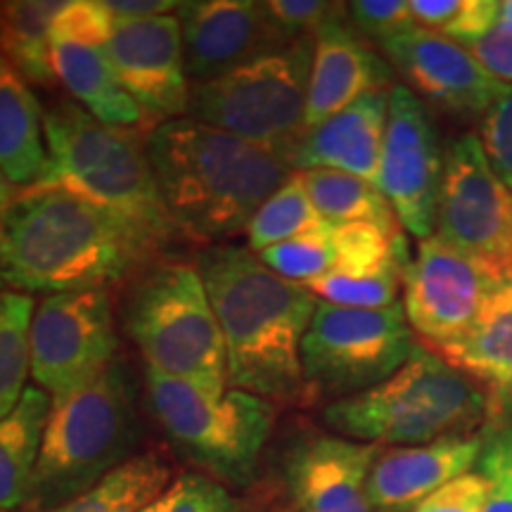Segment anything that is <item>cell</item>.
<instances>
[{"mask_svg": "<svg viewBox=\"0 0 512 512\" xmlns=\"http://www.w3.org/2000/svg\"><path fill=\"white\" fill-rule=\"evenodd\" d=\"M159 249L136 223L34 183L15 190L0 219V285L19 294L110 290Z\"/></svg>", "mask_w": 512, "mask_h": 512, "instance_id": "cell-1", "label": "cell"}, {"mask_svg": "<svg viewBox=\"0 0 512 512\" xmlns=\"http://www.w3.org/2000/svg\"><path fill=\"white\" fill-rule=\"evenodd\" d=\"M195 266L221 325L228 387L273 406H311L302 342L318 299L245 247L204 249Z\"/></svg>", "mask_w": 512, "mask_h": 512, "instance_id": "cell-2", "label": "cell"}, {"mask_svg": "<svg viewBox=\"0 0 512 512\" xmlns=\"http://www.w3.org/2000/svg\"><path fill=\"white\" fill-rule=\"evenodd\" d=\"M147 157L178 233L207 242L247 230L294 174L283 159L192 117L159 124L147 136Z\"/></svg>", "mask_w": 512, "mask_h": 512, "instance_id": "cell-3", "label": "cell"}, {"mask_svg": "<svg viewBox=\"0 0 512 512\" xmlns=\"http://www.w3.org/2000/svg\"><path fill=\"white\" fill-rule=\"evenodd\" d=\"M498 413L489 389L415 344L396 373L368 392L330 401L325 425L337 437L375 446H422L444 437H470Z\"/></svg>", "mask_w": 512, "mask_h": 512, "instance_id": "cell-4", "label": "cell"}, {"mask_svg": "<svg viewBox=\"0 0 512 512\" xmlns=\"http://www.w3.org/2000/svg\"><path fill=\"white\" fill-rule=\"evenodd\" d=\"M48 166L38 185L62 188L136 223L166 247L181 235L159 197L147 138L136 128L100 124L74 100L43 112Z\"/></svg>", "mask_w": 512, "mask_h": 512, "instance_id": "cell-5", "label": "cell"}, {"mask_svg": "<svg viewBox=\"0 0 512 512\" xmlns=\"http://www.w3.org/2000/svg\"><path fill=\"white\" fill-rule=\"evenodd\" d=\"M140 427L131 373L121 361L50 403L29 512H55L133 458Z\"/></svg>", "mask_w": 512, "mask_h": 512, "instance_id": "cell-6", "label": "cell"}, {"mask_svg": "<svg viewBox=\"0 0 512 512\" xmlns=\"http://www.w3.org/2000/svg\"><path fill=\"white\" fill-rule=\"evenodd\" d=\"M147 401L169 444L202 475L226 489L252 484L278 406L242 389H211L155 370H147Z\"/></svg>", "mask_w": 512, "mask_h": 512, "instance_id": "cell-7", "label": "cell"}, {"mask_svg": "<svg viewBox=\"0 0 512 512\" xmlns=\"http://www.w3.org/2000/svg\"><path fill=\"white\" fill-rule=\"evenodd\" d=\"M124 330L147 370L228 389L226 344L197 266L164 261L147 268L124 306Z\"/></svg>", "mask_w": 512, "mask_h": 512, "instance_id": "cell-8", "label": "cell"}, {"mask_svg": "<svg viewBox=\"0 0 512 512\" xmlns=\"http://www.w3.org/2000/svg\"><path fill=\"white\" fill-rule=\"evenodd\" d=\"M313 64V38H297L268 50L233 72L197 83L190 114L202 124L247 140L292 166L306 138V95Z\"/></svg>", "mask_w": 512, "mask_h": 512, "instance_id": "cell-9", "label": "cell"}, {"mask_svg": "<svg viewBox=\"0 0 512 512\" xmlns=\"http://www.w3.org/2000/svg\"><path fill=\"white\" fill-rule=\"evenodd\" d=\"M415 332L403 304L344 309L320 302L302 342V368L313 403L349 399L389 380L413 354Z\"/></svg>", "mask_w": 512, "mask_h": 512, "instance_id": "cell-10", "label": "cell"}, {"mask_svg": "<svg viewBox=\"0 0 512 512\" xmlns=\"http://www.w3.org/2000/svg\"><path fill=\"white\" fill-rule=\"evenodd\" d=\"M437 235L512 280V188L491 169L477 133H463L446 147Z\"/></svg>", "mask_w": 512, "mask_h": 512, "instance_id": "cell-11", "label": "cell"}, {"mask_svg": "<svg viewBox=\"0 0 512 512\" xmlns=\"http://www.w3.org/2000/svg\"><path fill=\"white\" fill-rule=\"evenodd\" d=\"M31 377L50 399L67 396L105 373L119 351L107 290L48 294L29 330Z\"/></svg>", "mask_w": 512, "mask_h": 512, "instance_id": "cell-12", "label": "cell"}, {"mask_svg": "<svg viewBox=\"0 0 512 512\" xmlns=\"http://www.w3.org/2000/svg\"><path fill=\"white\" fill-rule=\"evenodd\" d=\"M444 164L446 150L427 105L406 86H392L377 188L401 228L418 240L432 238L437 230Z\"/></svg>", "mask_w": 512, "mask_h": 512, "instance_id": "cell-13", "label": "cell"}, {"mask_svg": "<svg viewBox=\"0 0 512 512\" xmlns=\"http://www.w3.org/2000/svg\"><path fill=\"white\" fill-rule=\"evenodd\" d=\"M503 283L510 280L434 233L418 242V252L403 268V313L420 344L444 347L470 328L489 294Z\"/></svg>", "mask_w": 512, "mask_h": 512, "instance_id": "cell-14", "label": "cell"}, {"mask_svg": "<svg viewBox=\"0 0 512 512\" xmlns=\"http://www.w3.org/2000/svg\"><path fill=\"white\" fill-rule=\"evenodd\" d=\"M380 48L408 91L448 117L482 119L505 88L465 46L422 27L389 38Z\"/></svg>", "mask_w": 512, "mask_h": 512, "instance_id": "cell-15", "label": "cell"}, {"mask_svg": "<svg viewBox=\"0 0 512 512\" xmlns=\"http://www.w3.org/2000/svg\"><path fill=\"white\" fill-rule=\"evenodd\" d=\"M121 86L138 102L147 119H181L190 112L183 31L174 15L117 22L107 43Z\"/></svg>", "mask_w": 512, "mask_h": 512, "instance_id": "cell-16", "label": "cell"}, {"mask_svg": "<svg viewBox=\"0 0 512 512\" xmlns=\"http://www.w3.org/2000/svg\"><path fill=\"white\" fill-rule=\"evenodd\" d=\"M185 69L197 83L233 72L268 50L287 43L268 19L266 5L254 0H195L178 10Z\"/></svg>", "mask_w": 512, "mask_h": 512, "instance_id": "cell-17", "label": "cell"}, {"mask_svg": "<svg viewBox=\"0 0 512 512\" xmlns=\"http://www.w3.org/2000/svg\"><path fill=\"white\" fill-rule=\"evenodd\" d=\"M382 446L337 434L294 441L285 456V486L297 512H375L368 477Z\"/></svg>", "mask_w": 512, "mask_h": 512, "instance_id": "cell-18", "label": "cell"}, {"mask_svg": "<svg viewBox=\"0 0 512 512\" xmlns=\"http://www.w3.org/2000/svg\"><path fill=\"white\" fill-rule=\"evenodd\" d=\"M392 88V67L349 24L337 19L313 38V64L306 95V133L335 117L363 95Z\"/></svg>", "mask_w": 512, "mask_h": 512, "instance_id": "cell-19", "label": "cell"}, {"mask_svg": "<svg viewBox=\"0 0 512 512\" xmlns=\"http://www.w3.org/2000/svg\"><path fill=\"white\" fill-rule=\"evenodd\" d=\"M482 448L484 434H470L380 451L368 477V501L375 512L413 510L444 484L472 472Z\"/></svg>", "mask_w": 512, "mask_h": 512, "instance_id": "cell-20", "label": "cell"}, {"mask_svg": "<svg viewBox=\"0 0 512 512\" xmlns=\"http://www.w3.org/2000/svg\"><path fill=\"white\" fill-rule=\"evenodd\" d=\"M389 91H373L335 117L311 128L294 152L292 169H332L377 185L387 133Z\"/></svg>", "mask_w": 512, "mask_h": 512, "instance_id": "cell-21", "label": "cell"}, {"mask_svg": "<svg viewBox=\"0 0 512 512\" xmlns=\"http://www.w3.org/2000/svg\"><path fill=\"white\" fill-rule=\"evenodd\" d=\"M430 351L491 394H512V280L489 294L463 335Z\"/></svg>", "mask_w": 512, "mask_h": 512, "instance_id": "cell-22", "label": "cell"}, {"mask_svg": "<svg viewBox=\"0 0 512 512\" xmlns=\"http://www.w3.org/2000/svg\"><path fill=\"white\" fill-rule=\"evenodd\" d=\"M46 166L41 105L29 81L0 57V174L12 188H29Z\"/></svg>", "mask_w": 512, "mask_h": 512, "instance_id": "cell-23", "label": "cell"}, {"mask_svg": "<svg viewBox=\"0 0 512 512\" xmlns=\"http://www.w3.org/2000/svg\"><path fill=\"white\" fill-rule=\"evenodd\" d=\"M57 81L67 88L76 105L114 128H138L147 119L138 102L121 86L105 48L72 46L53 41Z\"/></svg>", "mask_w": 512, "mask_h": 512, "instance_id": "cell-24", "label": "cell"}, {"mask_svg": "<svg viewBox=\"0 0 512 512\" xmlns=\"http://www.w3.org/2000/svg\"><path fill=\"white\" fill-rule=\"evenodd\" d=\"M50 403L53 399L41 387H27L15 411L0 420V510L3 512L27 505Z\"/></svg>", "mask_w": 512, "mask_h": 512, "instance_id": "cell-25", "label": "cell"}, {"mask_svg": "<svg viewBox=\"0 0 512 512\" xmlns=\"http://www.w3.org/2000/svg\"><path fill=\"white\" fill-rule=\"evenodd\" d=\"M55 0H3L0 3V57L36 86L57 83L53 67Z\"/></svg>", "mask_w": 512, "mask_h": 512, "instance_id": "cell-26", "label": "cell"}, {"mask_svg": "<svg viewBox=\"0 0 512 512\" xmlns=\"http://www.w3.org/2000/svg\"><path fill=\"white\" fill-rule=\"evenodd\" d=\"M174 482L162 453H138L55 512H143Z\"/></svg>", "mask_w": 512, "mask_h": 512, "instance_id": "cell-27", "label": "cell"}, {"mask_svg": "<svg viewBox=\"0 0 512 512\" xmlns=\"http://www.w3.org/2000/svg\"><path fill=\"white\" fill-rule=\"evenodd\" d=\"M313 207L332 226L342 223H373V226L399 230L392 204L375 183L332 169L299 171Z\"/></svg>", "mask_w": 512, "mask_h": 512, "instance_id": "cell-28", "label": "cell"}, {"mask_svg": "<svg viewBox=\"0 0 512 512\" xmlns=\"http://www.w3.org/2000/svg\"><path fill=\"white\" fill-rule=\"evenodd\" d=\"M328 226L332 223L325 221L313 207L302 174L294 171L252 216L247 226V245L254 254H259L280 242L318 233Z\"/></svg>", "mask_w": 512, "mask_h": 512, "instance_id": "cell-29", "label": "cell"}, {"mask_svg": "<svg viewBox=\"0 0 512 512\" xmlns=\"http://www.w3.org/2000/svg\"><path fill=\"white\" fill-rule=\"evenodd\" d=\"M34 311V299L29 294L0 292V420L15 411L27 392L31 373L29 330Z\"/></svg>", "mask_w": 512, "mask_h": 512, "instance_id": "cell-30", "label": "cell"}, {"mask_svg": "<svg viewBox=\"0 0 512 512\" xmlns=\"http://www.w3.org/2000/svg\"><path fill=\"white\" fill-rule=\"evenodd\" d=\"M415 24L467 46L501 17L498 0H408Z\"/></svg>", "mask_w": 512, "mask_h": 512, "instance_id": "cell-31", "label": "cell"}, {"mask_svg": "<svg viewBox=\"0 0 512 512\" xmlns=\"http://www.w3.org/2000/svg\"><path fill=\"white\" fill-rule=\"evenodd\" d=\"M403 268H387L368 275L328 273L304 287L320 302L344 309H387L399 299Z\"/></svg>", "mask_w": 512, "mask_h": 512, "instance_id": "cell-32", "label": "cell"}, {"mask_svg": "<svg viewBox=\"0 0 512 512\" xmlns=\"http://www.w3.org/2000/svg\"><path fill=\"white\" fill-rule=\"evenodd\" d=\"M330 230L332 226L318 230V233L302 235V238L280 242V245L268 247L256 256L261 259V264L278 273L280 278L306 285L311 280L332 273V268H335V249H332Z\"/></svg>", "mask_w": 512, "mask_h": 512, "instance_id": "cell-33", "label": "cell"}, {"mask_svg": "<svg viewBox=\"0 0 512 512\" xmlns=\"http://www.w3.org/2000/svg\"><path fill=\"white\" fill-rule=\"evenodd\" d=\"M143 512H238V503L216 479L183 472Z\"/></svg>", "mask_w": 512, "mask_h": 512, "instance_id": "cell-34", "label": "cell"}, {"mask_svg": "<svg viewBox=\"0 0 512 512\" xmlns=\"http://www.w3.org/2000/svg\"><path fill=\"white\" fill-rule=\"evenodd\" d=\"M117 19L105 0H69L53 19V41L86 48H107Z\"/></svg>", "mask_w": 512, "mask_h": 512, "instance_id": "cell-35", "label": "cell"}, {"mask_svg": "<svg viewBox=\"0 0 512 512\" xmlns=\"http://www.w3.org/2000/svg\"><path fill=\"white\" fill-rule=\"evenodd\" d=\"M264 5L268 19L285 41L306 36L316 38L320 29L347 17V3H328V0H271Z\"/></svg>", "mask_w": 512, "mask_h": 512, "instance_id": "cell-36", "label": "cell"}, {"mask_svg": "<svg viewBox=\"0 0 512 512\" xmlns=\"http://www.w3.org/2000/svg\"><path fill=\"white\" fill-rule=\"evenodd\" d=\"M477 472L489 484L484 512H512V425H501L484 437Z\"/></svg>", "mask_w": 512, "mask_h": 512, "instance_id": "cell-37", "label": "cell"}, {"mask_svg": "<svg viewBox=\"0 0 512 512\" xmlns=\"http://www.w3.org/2000/svg\"><path fill=\"white\" fill-rule=\"evenodd\" d=\"M347 17L358 34L377 43L418 27L408 0H354L347 3Z\"/></svg>", "mask_w": 512, "mask_h": 512, "instance_id": "cell-38", "label": "cell"}, {"mask_svg": "<svg viewBox=\"0 0 512 512\" xmlns=\"http://www.w3.org/2000/svg\"><path fill=\"white\" fill-rule=\"evenodd\" d=\"M479 140L491 169L512 188V86L503 88L479 121Z\"/></svg>", "mask_w": 512, "mask_h": 512, "instance_id": "cell-39", "label": "cell"}, {"mask_svg": "<svg viewBox=\"0 0 512 512\" xmlns=\"http://www.w3.org/2000/svg\"><path fill=\"white\" fill-rule=\"evenodd\" d=\"M489 484L477 470L453 479L420 501L411 512H484Z\"/></svg>", "mask_w": 512, "mask_h": 512, "instance_id": "cell-40", "label": "cell"}, {"mask_svg": "<svg viewBox=\"0 0 512 512\" xmlns=\"http://www.w3.org/2000/svg\"><path fill=\"white\" fill-rule=\"evenodd\" d=\"M465 48L498 83L512 86V29L501 17L484 36L467 43Z\"/></svg>", "mask_w": 512, "mask_h": 512, "instance_id": "cell-41", "label": "cell"}, {"mask_svg": "<svg viewBox=\"0 0 512 512\" xmlns=\"http://www.w3.org/2000/svg\"><path fill=\"white\" fill-rule=\"evenodd\" d=\"M107 10L117 22H136V19H152L171 15L181 10L178 0H105Z\"/></svg>", "mask_w": 512, "mask_h": 512, "instance_id": "cell-42", "label": "cell"}, {"mask_svg": "<svg viewBox=\"0 0 512 512\" xmlns=\"http://www.w3.org/2000/svg\"><path fill=\"white\" fill-rule=\"evenodd\" d=\"M12 197H15V188L8 183V178L0 174V219H3L5 209H8Z\"/></svg>", "mask_w": 512, "mask_h": 512, "instance_id": "cell-43", "label": "cell"}, {"mask_svg": "<svg viewBox=\"0 0 512 512\" xmlns=\"http://www.w3.org/2000/svg\"><path fill=\"white\" fill-rule=\"evenodd\" d=\"M501 19L512 29V0H503L501 3Z\"/></svg>", "mask_w": 512, "mask_h": 512, "instance_id": "cell-44", "label": "cell"}, {"mask_svg": "<svg viewBox=\"0 0 512 512\" xmlns=\"http://www.w3.org/2000/svg\"><path fill=\"white\" fill-rule=\"evenodd\" d=\"M0 512H3V510H0Z\"/></svg>", "mask_w": 512, "mask_h": 512, "instance_id": "cell-45", "label": "cell"}]
</instances>
